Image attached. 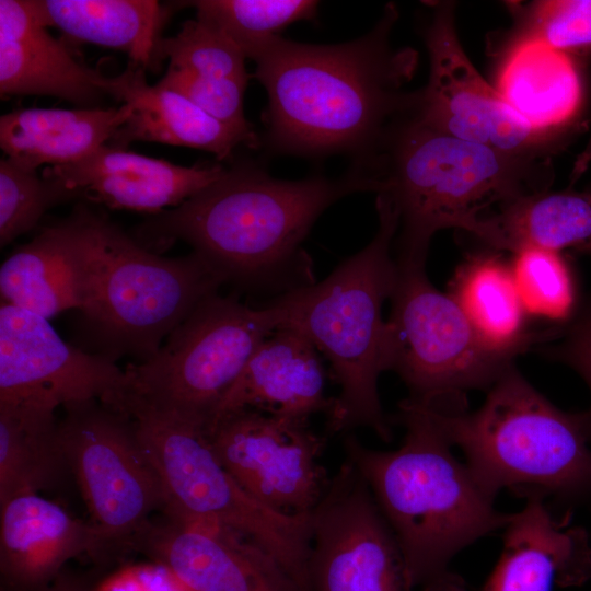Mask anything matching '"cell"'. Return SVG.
<instances>
[{
    "label": "cell",
    "mask_w": 591,
    "mask_h": 591,
    "mask_svg": "<svg viewBox=\"0 0 591 591\" xmlns=\"http://www.w3.org/2000/svg\"><path fill=\"white\" fill-rule=\"evenodd\" d=\"M224 171L220 164L181 166L105 144L79 161L48 166L42 175L111 208L159 213L179 206Z\"/></svg>",
    "instance_id": "17"
},
{
    "label": "cell",
    "mask_w": 591,
    "mask_h": 591,
    "mask_svg": "<svg viewBox=\"0 0 591 591\" xmlns=\"http://www.w3.org/2000/svg\"><path fill=\"white\" fill-rule=\"evenodd\" d=\"M413 402L464 452L468 470L493 499L505 488L529 489L540 497L591 488V438L580 413L558 409L514 364L472 413Z\"/></svg>",
    "instance_id": "7"
},
{
    "label": "cell",
    "mask_w": 591,
    "mask_h": 591,
    "mask_svg": "<svg viewBox=\"0 0 591 591\" xmlns=\"http://www.w3.org/2000/svg\"><path fill=\"white\" fill-rule=\"evenodd\" d=\"M489 246H537L561 252L591 242V192H544L506 204L486 218Z\"/></svg>",
    "instance_id": "28"
},
{
    "label": "cell",
    "mask_w": 591,
    "mask_h": 591,
    "mask_svg": "<svg viewBox=\"0 0 591 591\" xmlns=\"http://www.w3.org/2000/svg\"><path fill=\"white\" fill-rule=\"evenodd\" d=\"M496 89L534 129L554 134L575 114L577 71L567 54L525 43L505 50Z\"/></svg>",
    "instance_id": "27"
},
{
    "label": "cell",
    "mask_w": 591,
    "mask_h": 591,
    "mask_svg": "<svg viewBox=\"0 0 591 591\" xmlns=\"http://www.w3.org/2000/svg\"><path fill=\"white\" fill-rule=\"evenodd\" d=\"M396 420L405 427L402 445L392 451L344 439L348 460L367 483L405 557L414 588L464 591L450 570L453 556L478 538L505 529L499 512L466 464L413 401L399 403Z\"/></svg>",
    "instance_id": "3"
},
{
    "label": "cell",
    "mask_w": 591,
    "mask_h": 591,
    "mask_svg": "<svg viewBox=\"0 0 591 591\" xmlns=\"http://www.w3.org/2000/svg\"><path fill=\"white\" fill-rule=\"evenodd\" d=\"M105 91L131 107V116L107 143L112 147L124 149L141 140L200 149L224 160L241 144H259L254 130L227 125L182 94L159 83L148 84L140 66L130 63L121 74L106 78Z\"/></svg>",
    "instance_id": "21"
},
{
    "label": "cell",
    "mask_w": 591,
    "mask_h": 591,
    "mask_svg": "<svg viewBox=\"0 0 591 591\" xmlns=\"http://www.w3.org/2000/svg\"><path fill=\"white\" fill-rule=\"evenodd\" d=\"M514 28L507 49L525 43L569 54L591 48V0L514 3Z\"/></svg>",
    "instance_id": "32"
},
{
    "label": "cell",
    "mask_w": 591,
    "mask_h": 591,
    "mask_svg": "<svg viewBox=\"0 0 591 591\" xmlns=\"http://www.w3.org/2000/svg\"><path fill=\"white\" fill-rule=\"evenodd\" d=\"M398 20L387 3L373 28L337 45L302 44L275 36L255 48L254 78L268 96L265 144L270 152L321 157L352 153L369 166L389 132L415 104L418 54L395 48Z\"/></svg>",
    "instance_id": "1"
},
{
    "label": "cell",
    "mask_w": 591,
    "mask_h": 591,
    "mask_svg": "<svg viewBox=\"0 0 591 591\" xmlns=\"http://www.w3.org/2000/svg\"><path fill=\"white\" fill-rule=\"evenodd\" d=\"M425 30L427 84L416 91L414 114L464 141L517 155L549 157L554 134L529 125L476 70L455 26V3L438 1Z\"/></svg>",
    "instance_id": "12"
},
{
    "label": "cell",
    "mask_w": 591,
    "mask_h": 591,
    "mask_svg": "<svg viewBox=\"0 0 591 591\" xmlns=\"http://www.w3.org/2000/svg\"><path fill=\"white\" fill-rule=\"evenodd\" d=\"M311 591H413L407 564L360 473L346 460L311 515Z\"/></svg>",
    "instance_id": "13"
},
{
    "label": "cell",
    "mask_w": 591,
    "mask_h": 591,
    "mask_svg": "<svg viewBox=\"0 0 591 591\" xmlns=\"http://www.w3.org/2000/svg\"><path fill=\"white\" fill-rule=\"evenodd\" d=\"M591 164V132L589 135V139L580 152V154L577 157L571 172V182L575 183L579 177L588 170L589 165Z\"/></svg>",
    "instance_id": "39"
},
{
    "label": "cell",
    "mask_w": 591,
    "mask_h": 591,
    "mask_svg": "<svg viewBox=\"0 0 591 591\" xmlns=\"http://www.w3.org/2000/svg\"><path fill=\"white\" fill-rule=\"evenodd\" d=\"M591 575V549L578 528L556 522L540 496H531L505 526L501 555L483 591H552Z\"/></svg>",
    "instance_id": "22"
},
{
    "label": "cell",
    "mask_w": 591,
    "mask_h": 591,
    "mask_svg": "<svg viewBox=\"0 0 591 591\" xmlns=\"http://www.w3.org/2000/svg\"><path fill=\"white\" fill-rule=\"evenodd\" d=\"M196 18L230 38L246 58L259 45L298 21L315 18L318 2L311 0H199Z\"/></svg>",
    "instance_id": "30"
},
{
    "label": "cell",
    "mask_w": 591,
    "mask_h": 591,
    "mask_svg": "<svg viewBox=\"0 0 591 591\" xmlns=\"http://www.w3.org/2000/svg\"><path fill=\"white\" fill-rule=\"evenodd\" d=\"M381 188L357 165L337 179L285 181L239 164L141 224L137 241L152 251L182 240L224 283L276 298L316 282L302 243L324 210L348 195Z\"/></svg>",
    "instance_id": "2"
},
{
    "label": "cell",
    "mask_w": 591,
    "mask_h": 591,
    "mask_svg": "<svg viewBox=\"0 0 591 591\" xmlns=\"http://www.w3.org/2000/svg\"><path fill=\"white\" fill-rule=\"evenodd\" d=\"M509 263L514 285L528 316L551 322L567 321L575 306V286L560 252L524 246Z\"/></svg>",
    "instance_id": "31"
},
{
    "label": "cell",
    "mask_w": 591,
    "mask_h": 591,
    "mask_svg": "<svg viewBox=\"0 0 591 591\" xmlns=\"http://www.w3.org/2000/svg\"><path fill=\"white\" fill-rule=\"evenodd\" d=\"M0 506V569L14 591H43L69 559L107 547L96 526L37 494Z\"/></svg>",
    "instance_id": "19"
},
{
    "label": "cell",
    "mask_w": 591,
    "mask_h": 591,
    "mask_svg": "<svg viewBox=\"0 0 591 591\" xmlns=\"http://www.w3.org/2000/svg\"><path fill=\"white\" fill-rule=\"evenodd\" d=\"M99 71L77 60L34 14L28 0L0 1V94L51 95L93 105L104 94Z\"/></svg>",
    "instance_id": "20"
},
{
    "label": "cell",
    "mask_w": 591,
    "mask_h": 591,
    "mask_svg": "<svg viewBox=\"0 0 591 591\" xmlns=\"http://www.w3.org/2000/svg\"><path fill=\"white\" fill-rule=\"evenodd\" d=\"M159 55L170 66L183 68L207 81H234L247 85L245 55L223 33L199 20L186 21L172 37L161 38Z\"/></svg>",
    "instance_id": "33"
},
{
    "label": "cell",
    "mask_w": 591,
    "mask_h": 591,
    "mask_svg": "<svg viewBox=\"0 0 591 591\" xmlns=\"http://www.w3.org/2000/svg\"><path fill=\"white\" fill-rule=\"evenodd\" d=\"M134 548L167 567L194 591H303L270 552L216 522L169 518L151 522Z\"/></svg>",
    "instance_id": "16"
},
{
    "label": "cell",
    "mask_w": 591,
    "mask_h": 591,
    "mask_svg": "<svg viewBox=\"0 0 591 591\" xmlns=\"http://www.w3.org/2000/svg\"><path fill=\"white\" fill-rule=\"evenodd\" d=\"M131 116V107L19 108L0 118L5 158L27 170L69 164L107 144Z\"/></svg>",
    "instance_id": "23"
},
{
    "label": "cell",
    "mask_w": 591,
    "mask_h": 591,
    "mask_svg": "<svg viewBox=\"0 0 591 591\" xmlns=\"http://www.w3.org/2000/svg\"><path fill=\"white\" fill-rule=\"evenodd\" d=\"M128 416L160 478L166 518L211 521L252 538L311 591V517L281 514L255 500L222 465L204 425L148 413Z\"/></svg>",
    "instance_id": "9"
},
{
    "label": "cell",
    "mask_w": 591,
    "mask_h": 591,
    "mask_svg": "<svg viewBox=\"0 0 591 591\" xmlns=\"http://www.w3.org/2000/svg\"><path fill=\"white\" fill-rule=\"evenodd\" d=\"M66 470L55 412L0 405V505L53 486Z\"/></svg>",
    "instance_id": "29"
},
{
    "label": "cell",
    "mask_w": 591,
    "mask_h": 591,
    "mask_svg": "<svg viewBox=\"0 0 591 591\" xmlns=\"http://www.w3.org/2000/svg\"><path fill=\"white\" fill-rule=\"evenodd\" d=\"M334 398L325 395V372L317 349L299 332L278 327L253 354L215 408L206 430L234 413L310 418L328 415Z\"/></svg>",
    "instance_id": "18"
},
{
    "label": "cell",
    "mask_w": 591,
    "mask_h": 591,
    "mask_svg": "<svg viewBox=\"0 0 591 591\" xmlns=\"http://www.w3.org/2000/svg\"><path fill=\"white\" fill-rule=\"evenodd\" d=\"M395 262L383 370L399 375L413 401L464 407L465 391L490 389L514 358L480 339L455 300L429 281L426 263Z\"/></svg>",
    "instance_id": "10"
},
{
    "label": "cell",
    "mask_w": 591,
    "mask_h": 591,
    "mask_svg": "<svg viewBox=\"0 0 591 591\" xmlns=\"http://www.w3.org/2000/svg\"><path fill=\"white\" fill-rule=\"evenodd\" d=\"M280 325L270 300L254 308L233 294H212L153 357L127 366L119 392L104 404L126 415L148 413L207 427L253 354Z\"/></svg>",
    "instance_id": "8"
},
{
    "label": "cell",
    "mask_w": 591,
    "mask_h": 591,
    "mask_svg": "<svg viewBox=\"0 0 591 591\" xmlns=\"http://www.w3.org/2000/svg\"><path fill=\"white\" fill-rule=\"evenodd\" d=\"M81 283L83 327L94 354L147 361L222 278L198 254L162 257L106 217L80 206L65 220Z\"/></svg>",
    "instance_id": "5"
},
{
    "label": "cell",
    "mask_w": 591,
    "mask_h": 591,
    "mask_svg": "<svg viewBox=\"0 0 591 591\" xmlns=\"http://www.w3.org/2000/svg\"><path fill=\"white\" fill-rule=\"evenodd\" d=\"M79 194L56 178L39 176L8 158L0 161V246L32 230L53 206Z\"/></svg>",
    "instance_id": "34"
},
{
    "label": "cell",
    "mask_w": 591,
    "mask_h": 591,
    "mask_svg": "<svg viewBox=\"0 0 591 591\" xmlns=\"http://www.w3.org/2000/svg\"><path fill=\"white\" fill-rule=\"evenodd\" d=\"M206 431L222 465L255 500L281 514L311 517L331 478L321 463L325 437L309 418L245 409Z\"/></svg>",
    "instance_id": "14"
},
{
    "label": "cell",
    "mask_w": 591,
    "mask_h": 591,
    "mask_svg": "<svg viewBox=\"0 0 591 591\" xmlns=\"http://www.w3.org/2000/svg\"><path fill=\"white\" fill-rule=\"evenodd\" d=\"M1 302L47 320L81 308V283L66 221L44 228L0 267Z\"/></svg>",
    "instance_id": "26"
},
{
    "label": "cell",
    "mask_w": 591,
    "mask_h": 591,
    "mask_svg": "<svg viewBox=\"0 0 591 591\" xmlns=\"http://www.w3.org/2000/svg\"><path fill=\"white\" fill-rule=\"evenodd\" d=\"M58 433L67 470L79 486L92 524L108 546L134 547L164 508L160 478L135 421L101 401L63 406Z\"/></svg>",
    "instance_id": "11"
},
{
    "label": "cell",
    "mask_w": 591,
    "mask_h": 591,
    "mask_svg": "<svg viewBox=\"0 0 591 591\" xmlns=\"http://www.w3.org/2000/svg\"><path fill=\"white\" fill-rule=\"evenodd\" d=\"M173 90L213 118L242 130H253L244 115L246 84L234 81H207L186 69L170 66L158 82Z\"/></svg>",
    "instance_id": "35"
},
{
    "label": "cell",
    "mask_w": 591,
    "mask_h": 591,
    "mask_svg": "<svg viewBox=\"0 0 591 591\" xmlns=\"http://www.w3.org/2000/svg\"><path fill=\"white\" fill-rule=\"evenodd\" d=\"M579 251L582 252V253L591 255V242L589 244H587L586 246H583L582 248H580Z\"/></svg>",
    "instance_id": "40"
},
{
    "label": "cell",
    "mask_w": 591,
    "mask_h": 591,
    "mask_svg": "<svg viewBox=\"0 0 591 591\" xmlns=\"http://www.w3.org/2000/svg\"><path fill=\"white\" fill-rule=\"evenodd\" d=\"M43 591H92L79 578L61 571L59 576Z\"/></svg>",
    "instance_id": "38"
},
{
    "label": "cell",
    "mask_w": 591,
    "mask_h": 591,
    "mask_svg": "<svg viewBox=\"0 0 591 591\" xmlns=\"http://www.w3.org/2000/svg\"><path fill=\"white\" fill-rule=\"evenodd\" d=\"M449 294L480 339L494 351L515 358L555 337V332L528 329L510 264L497 254L466 258L455 270Z\"/></svg>",
    "instance_id": "25"
},
{
    "label": "cell",
    "mask_w": 591,
    "mask_h": 591,
    "mask_svg": "<svg viewBox=\"0 0 591 591\" xmlns=\"http://www.w3.org/2000/svg\"><path fill=\"white\" fill-rule=\"evenodd\" d=\"M545 355L573 368L587 382L591 391V310L583 313L566 331L558 344L546 347ZM586 430L591 438V406L580 413Z\"/></svg>",
    "instance_id": "36"
},
{
    "label": "cell",
    "mask_w": 591,
    "mask_h": 591,
    "mask_svg": "<svg viewBox=\"0 0 591 591\" xmlns=\"http://www.w3.org/2000/svg\"><path fill=\"white\" fill-rule=\"evenodd\" d=\"M92 591H194L162 564L128 566L104 579Z\"/></svg>",
    "instance_id": "37"
},
{
    "label": "cell",
    "mask_w": 591,
    "mask_h": 591,
    "mask_svg": "<svg viewBox=\"0 0 591 591\" xmlns=\"http://www.w3.org/2000/svg\"><path fill=\"white\" fill-rule=\"evenodd\" d=\"M37 20L67 37L121 50L143 69L160 67L167 12L152 0H28Z\"/></svg>",
    "instance_id": "24"
},
{
    "label": "cell",
    "mask_w": 591,
    "mask_h": 591,
    "mask_svg": "<svg viewBox=\"0 0 591 591\" xmlns=\"http://www.w3.org/2000/svg\"><path fill=\"white\" fill-rule=\"evenodd\" d=\"M124 370L109 358L65 341L49 320L0 306V405L55 412L92 399L108 402L120 390Z\"/></svg>",
    "instance_id": "15"
},
{
    "label": "cell",
    "mask_w": 591,
    "mask_h": 591,
    "mask_svg": "<svg viewBox=\"0 0 591 591\" xmlns=\"http://www.w3.org/2000/svg\"><path fill=\"white\" fill-rule=\"evenodd\" d=\"M370 172L398 215L395 259L416 263H426L442 229L465 230L487 243L486 210L547 192L553 175L549 157L461 140L426 125L413 108L391 129Z\"/></svg>",
    "instance_id": "4"
},
{
    "label": "cell",
    "mask_w": 591,
    "mask_h": 591,
    "mask_svg": "<svg viewBox=\"0 0 591 591\" xmlns=\"http://www.w3.org/2000/svg\"><path fill=\"white\" fill-rule=\"evenodd\" d=\"M379 227L371 242L341 262L325 279L270 299L280 327L302 334L328 360L340 387L327 415L329 432L364 427L392 439L381 405L378 380L385 321L382 306L396 279L391 254L398 215L383 194L375 201Z\"/></svg>",
    "instance_id": "6"
}]
</instances>
